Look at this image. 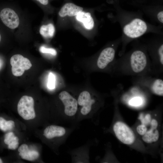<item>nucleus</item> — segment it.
Here are the masks:
<instances>
[{"label": "nucleus", "mask_w": 163, "mask_h": 163, "mask_svg": "<svg viewBox=\"0 0 163 163\" xmlns=\"http://www.w3.org/2000/svg\"><path fill=\"white\" fill-rule=\"evenodd\" d=\"M136 131L139 135L143 136L147 131V128L146 126L141 124L137 126Z\"/></svg>", "instance_id": "obj_23"}, {"label": "nucleus", "mask_w": 163, "mask_h": 163, "mask_svg": "<svg viewBox=\"0 0 163 163\" xmlns=\"http://www.w3.org/2000/svg\"><path fill=\"white\" fill-rule=\"evenodd\" d=\"M55 32V28L52 23H49L41 26L40 29V33L42 36L46 39L52 38Z\"/></svg>", "instance_id": "obj_15"}, {"label": "nucleus", "mask_w": 163, "mask_h": 163, "mask_svg": "<svg viewBox=\"0 0 163 163\" xmlns=\"http://www.w3.org/2000/svg\"><path fill=\"white\" fill-rule=\"evenodd\" d=\"M19 139L12 132L6 134L4 139L5 144L8 145V149L14 150L16 149L19 145Z\"/></svg>", "instance_id": "obj_14"}, {"label": "nucleus", "mask_w": 163, "mask_h": 163, "mask_svg": "<svg viewBox=\"0 0 163 163\" xmlns=\"http://www.w3.org/2000/svg\"><path fill=\"white\" fill-rule=\"evenodd\" d=\"M149 26L143 20L135 18L125 24L123 27V35L131 40L138 38L147 32Z\"/></svg>", "instance_id": "obj_4"}, {"label": "nucleus", "mask_w": 163, "mask_h": 163, "mask_svg": "<svg viewBox=\"0 0 163 163\" xmlns=\"http://www.w3.org/2000/svg\"><path fill=\"white\" fill-rule=\"evenodd\" d=\"M142 139L146 143H151L156 142L159 137V133L156 129H150L142 136Z\"/></svg>", "instance_id": "obj_16"}, {"label": "nucleus", "mask_w": 163, "mask_h": 163, "mask_svg": "<svg viewBox=\"0 0 163 163\" xmlns=\"http://www.w3.org/2000/svg\"><path fill=\"white\" fill-rule=\"evenodd\" d=\"M141 121V124L147 126L149 124L151 121V116L150 114H147L144 117L143 113H141L138 118Z\"/></svg>", "instance_id": "obj_19"}, {"label": "nucleus", "mask_w": 163, "mask_h": 163, "mask_svg": "<svg viewBox=\"0 0 163 163\" xmlns=\"http://www.w3.org/2000/svg\"><path fill=\"white\" fill-rule=\"evenodd\" d=\"M15 126V123L12 120H7L2 117H0V129L5 132L11 130Z\"/></svg>", "instance_id": "obj_18"}, {"label": "nucleus", "mask_w": 163, "mask_h": 163, "mask_svg": "<svg viewBox=\"0 0 163 163\" xmlns=\"http://www.w3.org/2000/svg\"><path fill=\"white\" fill-rule=\"evenodd\" d=\"M134 84L149 89L156 95L163 96V81L161 78H152L150 75L135 76Z\"/></svg>", "instance_id": "obj_5"}, {"label": "nucleus", "mask_w": 163, "mask_h": 163, "mask_svg": "<svg viewBox=\"0 0 163 163\" xmlns=\"http://www.w3.org/2000/svg\"><path fill=\"white\" fill-rule=\"evenodd\" d=\"M157 20L160 23L163 24V11H159L157 14Z\"/></svg>", "instance_id": "obj_24"}, {"label": "nucleus", "mask_w": 163, "mask_h": 163, "mask_svg": "<svg viewBox=\"0 0 163 163\" xmlns=\"http://www.w3.org/2000/svg\"><path fill=\"white\" fill-rule=\"evenodd\" d=\"M55 75L52 72H50L49 75L48 88L51 90L55 88Z\"/></svg>", "instance_id": "obj_20"}, {"label": "nucleus", "mask_w": 163, "mask_h": 163, "mask_svg": "<svg viewBox=\"0 0 163 163\" xmlns=\"http://www.w3.org/2000/svg\"><path fill=\"white\" fill-rule=\"evenodd\" d=\"M19 155L22 159L30 161H35L40 156L38 152L29 149L24 152L19 153Z\"/></svg>", "instance_id": "obj_17"}, {"label": "nucleus", "mask_w": 163, "mask_h": 163, "mask_svg": "<svg viewBox=\"0 0 163 163\" xmlns=\"http://www.w3.org/2000/svg\"><path fill=\"white\" fill-rule=\"evenodd\" d=\"M87 91L81 92L77 99L78 110L77 123L79 124L82 120H90L94 122L95 115L98 110L97 107L99 100Z\"/></svg>", "instance_id": "obj_3"}, {"label": "nucleus", "mask_w": 163, "mask_h": 163, "mask_svg": "<svg viewBox=\"0 0 163 163\" xmlns=\"http://www.w3.org/2000/svg\"><path fill=\"white\" fill-rule=\"evenodd\" d=\"M17 111L19 115L25 120H30L35 119L36 114L33 98L27 95L22 96L18 104Z\"/></svg>", "instance_id": "obj_6"}, {"label": "nucleus", "mask_w": 163, "mask_h": 163, "mask_svg": "<svg viewBox=\"0 0 163 163\" xmlns=\"http://www.w3.org/2000/svg\"><path fill=\"white\" fill-rule=\"evenodd\" d=\"M44 6H47L49 4V0H34Z\"/></svg>", "instance_id": "obj_26"}, {"label": "nucleus", "mask_w": 163, "mask_h": 163, "mask_svg": "<svg viewBox=\"0 0 163 163\" xmlns=\"http://www.w3.org/2000/svg\"><path fill=\"white\" fill-rule=\"evenodd\" d=\"M1 36L0 34V42L1 41Z\"/></svg>", "instance_id": "obj_28"}, {"label": "nucleus", "mask_w": 163, "mask_h": 163, "mask_svg": "<svg viewBox=\"0 0 163 163\" xmlns=\"http://www.w3.org/2000/svg\"><path fill=\"white\" fill-rule=\"evenodd\" d=\"M79 126L66 127L55 125H47L42 132V135L47 143L59 154L58 149L64 143L69 137Z\"/></svg>", "instance_id": "obj_2"}, {"label": "nucleus", "mask_w": 163, "mask_h": 163, "mask_svg": "<svg viewBox=\"0 0 163 163\" xmlns=\"http://www.w3.org/2000/svg\"><path fill=\"white\" fill-rule=\"evenodd\" d=\"M39 50L40 52L42 53H48L53 56H56L57 54L56 50L53 48H47L42 46L40 47Z\"/></svg>", "instance_id": "obj_22"}, {"label": "nucleus", "mask_w": 163, "mask_h": 163, "mask_svg": "<svg viewBox=\"0 0 163 163\" xmlns=\"http://www.w3.org/2000/svg\"><path fill=\"white\" fill-rule=\"evenodd\" d=\"M118 44L104 48L100 53L97 59V66L100 69H104L111 64H114Z\"/></svg>", "instance_id": "obj_9"}, {"label": "nucleus", "mask_w": 163, "mask_h": 163, "mask_svg": "<svg viewBox=\"0 0 163 163\" xmlns=\"http://www.w3.org/2000/svg\"><path fill=\"white\" fill-rule=\"evenodd\" d=\"M83 8L72 2H67L61 8L58 12L59 17L65 20L74 18Z\"/></svg>", "instance_id": "obj_13"}, {"label": "nucleus", "mask_w": 163, "mask_h": 163, "mask_svg": "<svg viewBox=\"0 0 163 163\" xmlns=\"http://www.w3.org/2000/svg\"><path fill=\"white\" fill-rule=\"evenodd\" d=\"M0 17L4 24L11 29L16 28L19 24L18 15L13 10L10 8H3L0 12Z\"/></svg>", "instance_id": "obj_11"}, {"label": "nucleus", "mask_w": 163, "mask_h": 163, "mask_svg": "<svg viewBox=\"0 0 163 163\" xmlns=\"http://www.w3.org/2000/svg\"><path fill=\"white\" fill-rule=\"evenodd\" d=\"M151 126V128L154 129H155L157 127L158 123L157 121L155 119H152L150 123Z\"/></svg>", "instance_id": "obj_25"}, {"label": "nucleus", "mask_w": 163, "mask_h": 163, "mask_svg": "<svg viewBox=\"0 0 163 163\" xmlns=\"http://www.w3.org/2000/svg\"><path fill=\"white\" fill-rule=\"evenodd\" d=\"M146 48H136L119 59L113 67L115 74L139 76L154 74Z\"/></svg>", "instance_id": "obj_1"}, {"label": "nucleus", "mask_w": 163, "mask_h": 163, "mask_svg": "<svg viewBox=\"0 0 163 163\" xmlns=\"http://www.w3.org/2000/svg\"><path fill=\"white\" fill-rule=\"evenodd\" d=\"M10 62L12 66V73L16 76L22 75L25 70L29 69L32 66L28 59L19 54L12 56L11 58Z\"/></svg>", "instance_id": "obj_10"}, {"label": "nucleus", "mask_w": 163, "mask_h": 163, "mask_svg": "<svg viewBox=\"0 0 163 163\" xmlns=\"http://www.w3.org/2000/svg\"><path fill=\"white\" fill-rule=\"evenodd\" d=\"M77 24L85 30L90 31L94 29L95 22L90 13L83 10L74 18Z\"/></svg>", "instance_id": "obj_12"}, {"label": "nucleus", "mask_w": 163, "mask_h": 163, "mask_svg": "<svg viewBox=\"0 0 163 163\" xmlns=\"http://www.w3.org/2000/svg\"><path fill=\"white\" fill-rule=\"evenodd\" d=\"M142 102V99L141 97H136L130 99L129 103L131 106L136 107L141 105Z\"/></svg>", "instance_id": "obj_21"}, {"label": "nucleus", "mask_w": 163, "mask_h": 163, "mask_svg": "<svg viewBox=\"0 0 163 163\" xmlns=\"http://www.w3.org/2000/svg\"><path fill=\"white\" fill-rule=\"evenodd\" d=\"M3 162V161L1 158H0V163H2Z\"/></svg>", "instance_id": "obj_27"}, {"label": "nucleus", "mask_w": 163, "mask_h": 163, "mask_svg": "<svg viewBox=\"0 0 163 163\" xmlns=\"http://www.w3.org/2000/svg\"><path fill=\"white\" fill-rule=\"evenodd\" d=\"M113 129L117 137L123 143L130 145L135 141V136L133 132L124 123L117 122L113 126Z\"/></svg>", "instance_id": "obj_8"}, {"label": "nucleus", "mask_w": 163, "mask_h": 163, "mask_svg": "<svg viewBox=\"0 0 163 163\" xmlns=\"http://www.w3.org/2000/svg\"><path fill=\"white\" fill-rule=\"evenodd\" d=\"M92 142L88 140L84 145L73 149H70L67 153L71 158V162L74 163H90V150Z\"/></svg>", "instance_id": "obj_7"}]
</instances>
